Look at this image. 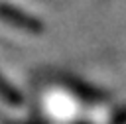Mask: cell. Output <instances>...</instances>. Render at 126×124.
Masks as SVG:
<instances>
[{"label":"cell","instance_id":"obj_1","mask_svg":"<svg viewBox=\"0 0 126 124\" xmlns=\"http://www.w3.org/2000/svg\"><path fill=\"white\" fill-rule=\"evenodd\" d=\"M0 20L10 24L12 28H18V30H24L30 33L41 31V24L33 16H30V14H26L20 8H14L10 4H0Z\"/></svg>","mask_w":126,"mask_h":124},{"label":"cell","instance_id":"obj_2","mask_svg":"<svg viewBox=\"0 0 126 124\" xmlns=\"http://www.w3.org/2000/svg\"><path fill=\"white\" fill-rule=\"evenodd\" d=\"M0 98L4 100V102H8V104H12V106H16V104H20L22 102V94L0 75Z\"/></svg>","mask_w":126,"mask_h":124}]
</instances>
